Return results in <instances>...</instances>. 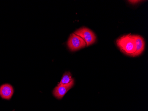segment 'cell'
<instances>
[{
	"label": "cell",
	"mask_w": 148,
	"mask_h": 111,
	"mask_svg": "<svg viewBox=\"0 0 148 111\" xmlns=\"http://www.w3.org/2000/svg\"><path fill=\"white\" fill-rule=\"evenodd\" d=\"M68 46L71 51H75L86 46L85 41L79 36L72 33L68 40Z\"/></svg>",
	"instance_id": "cell-3"
},
{
	"label": "cell",
	"mask_w": 148,
	"mask_h": 111,
	"mask_svg": "<svg viewBox=\"0 0 148 111\" xmlns=\"http://www.w3.org/2000/svg\"><path fill=\"white\" fill-rule=\"evenodd\" d=\"M117 45L123 52L131 56L136 51L135 39L131 34L123 36L116 41Z\"/></svg>",
	"instance_id": "cell-1"
},
{
	"label": "cell",
	"mask_w": 148,
	"mask_h": 111,
	"mask_svg": "<svg viewBox=\"0 0 148 111\" xmlns=\"http://www.w3.org/2000/svg\"><path fill=\"white\" fill-rule=\"evenodd\" d=\"M133 37L135 39L136 43V51L134 53H133L131 57H135L138 56L143 53V52L144 50L145 42L143 38L139 35H133Z\"/></svg>",
	"instance_id": "cell-6"
},
{
	"label": "cell",
	"mask_w": 148,
	"mask_h": 111,
	"mask_svg": "<svg viewBox=\"0 0 148 111\" xmlns=\"http://www.w3.org/2000/svg\"><path fill=\"white\" fill-rule=\"evenodd\" d=\"M74 82L66 85H59L53 90V94L57 99L63 98L66 92L74 85Z\"/></svg>",
	"instance_id": "cell-4"
},
{
	"label": "cell",
	"mask_w": 148,
	"mask_h": 111,
	"mask_svg": "<svg viewBox=\"0 0 148 111\" xmlns=\"http://www.w3.org/2000/svg\"><path fill=\"white\" fill-rule=\"evenodd\" d=\"M74 33L81 37L85 41L86 46L94 44L96 41L95 34L87 28H81L75 32Z\"/></svg>",
	"instance_id": "cell-2"
},
{
	"label": "cell",
	"mask_w": 148,
	"mask_h": 111,
	"mask_svg": "<svg viewBox=\"0 0 148 111\" xmlns=\"http://www.w3.org/2000/svg\"><path fill=\"white\" fill-rule=\"evenodd\" d=\"M72 82H74V80L72 77L71 73L69 72H66L63 75L59 85H68Z\"/></svg>",
	"instance_id": "cell-7"
},
{
	"label": "cell",
	"mask_w": 148,
	"mask_h": 111,
	"mask_svg": "<svg viewBox=\"0 0 148 111\" xmlns=\"http://www.w3.org/2000/svg\"><path fill=\"white\" fill-rule=\"evenodd\" d=\"M128 1L130 2V3H132V4H136V3H139V2L141 1H137V0H135V1Z\"/></svg>",
	"instance_id": "cell-8"
},
{
	"label": "cell",
	"mask_w": 148,
	"mask_h": 111,
	"mask_svg": "<svg viewBox=\"0 0 148 111\" xmlns=\"http://www.w3.org/2000/svg\"><path fill=\"white\" fill-rule=\"evenodd\" d=\"M13 87L10 84H5L0 87V96L3 99L10 100L13 95Z\"/></svg>",
	"instance_id": "cell-5"
}]
</instances>
